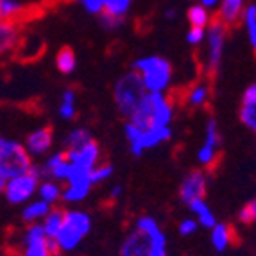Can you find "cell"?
<instances>
[{"instance_id": "6da1fadb", "label": "cell", "mask_w": 256, "mask_h": 256, "mask_svg": "<svg viewBox=\"0 0 256 256\" xmlns=\"http://www.w3.org/2000/svg\"><path fill=\"white\" fill-rule=\"evenodd\" d=\"M174 118V106L165 94H149L132 111L128 122L140 131L149 128H170Z\"/></svg>"}, {"instance_id": "7a4b0ae2", "label": "cell", "mask_w": 256, "mask_h": 256, "mask_svg": "<svg viewBox=\"0 0 256 256\" xmlns=\"http://www.w3.org/2000/svg\"><path fill=\"white\" fill-rule=\"evenodd\" d=\"M149 94H165L172 82V64L163 56H144L132 63Z\"/></svg>"}, {"instance_id": "3957f363", "label": "cell", "mask_w": 256, "mask_h": 256, "mask_svg": "<svg viewBox=\"0 0 256 256\" xmlns=\"http://www.w3.org/2000/svg\"><path fill=\"white\" fill-rule=\"evenodd\" d=\"M92 231V217L82 210H66L63 215V224L58 231L54 242L58 251L70 252L79 248V244L84 240Z\"/></svg>"}, {"instance_id": "277c9868", "label": "cell", "mask_w": 256, "mask_h": 256, "mask_svg": "<svg viewBox=\"0 0 256 256\" xmlns=\"http://www.w3.org/2000/svg\"><path fill=\"white\" fill-rule=\"evenodd\" d=\"M147 95V90L140 76L134 70L126 72L116 79L113 86V98H115V106L118 113L126 118L131 116V113L136 110V106L142 102V98Z\"/></svg>"}, {"instance_id": "5b68a950", "label": "cell", "mask_w": 256, "mask_h": 256, "mask_svg": "<svg viewBox=\"0 0 256 256\" xmlns=\"http://www.w3.org/2000/svg\"><path fill=\"white\" fill-rule=\"evenodd\" d=\"M32 158L24 144L8 136H0V176L4 180L29 172Z\"/></svg>"}, {"instance_id": "8992f818", "label": "cell", "mask_w": 256, "mask_h": 256, "mask_svg": "<svg viewBox=\"0 0 256 256\" xmlns=\"http://www.w3.org/2000/svg\"><path fill=\"white\" fill-rule=\"evenodd\" d=\"M124 132L129 142V150L136 158H140L146 150L162 146V144H165V142H168L172 138L170 128H149L146 131H140V129H136L129 122L126 124Z\"/></svg>"}, {"instance_id": "52a82bcc", "label": "cell", "mask_w": 256, "mask_h": 256, "mask_svg": "<svg viewBox=\"0 0 256 256\" xmlns=\"http://www.w3.org/2000/svg\"><path fill=\"white\" fill-rule=\"evenodd\" d=\"M228 29L230 27L224 26L220 20L214 18L212 24L206 27V43H208V50H206V61L204 68L208 74H217L220 68L222 56H224V48H226V38H228Z\"/></svg>"}, {"instance_id": "ba28073f", "label": "cell", "mask_w": 256, "mask_h": 256, "mask_svg": "<svg viewBox=\"0 0 256 256\" xmlns=\"http://www.w3.org/2000/svg\"><path fill=\"white\" fill-rule=\"evenodd\" d=\"M38 184L40 180L34 178L30 172L9 178V180H6V186H4L6 201L9 204H26V202H29L36 196Z\"/></svg>"}, {"instance_id": "9c48e42d", "label": "cell", "mask_w": 256, "mask_h": 256, "mask_svg": "<svg viewBox=\"0 0 256 256\" xmlns=\"http://www.w3.org/2000/svg\"><path fill=\"white\" fill-rule=\"evenodd\" d=\"M132 228L144 231L149 236V256H168V252H166V235L163 233V230L160 228L156 218L149 217V215H142V217H138L134 220V226Z\"/></svg>"}, {"instance_id": "30bf717a", "label": "cell", "mask_w": 256, "mask_h": 256, "mask_svg": "<svg viewBox=\"0 0 256 256\" xmlns=\"http://www.w3.org/2000/svg\"><path fill=\"white\" fill-rule=\"evenodd\" d=\"M206 192H208V172L206 170L188 172L180 184V199L186 206L196 199H204Z\"/></svg>"}, {"instance_id": "8fae6325", "label": "cell", "mask_w": 256, "mask_h": 256, "mask_svg": "<svg viewBox=\"0 0 256 256\" xmlns=\"http://www.w3.org/2000/svg\"><path fill=\"white\" fill-rule=\"evenodd\" d=\"M64 158H66V162L79 166V168L92 170L97 163H100V147H98L97 142L92 140L79 149H66Z\"/></svg>"}, {"instance_id": "7c38bea8", "label": "cell", "mask_w": 256, "mask_h": 256, "mask_svg": "<svg viewBox=\"0 0 256 256\" xmlns=\"http://www.w3.org/2000/svg\"><path fill=\"white\" fill-rule=\"evenodd\" d=\"M52 144H54V131L48 126H43V128H38L36 131L29 132L24 147L30 154V158H40V156H45L50 150Z\"/></svg>"}, {"instance_id": "4fadbf2b", "label": "cell", "mask_w": 256, "mask_h": 256, "mask_svg": "<svg viewBox=\"0 0 256 256\" xmlns=\"http://www.w3.org/2000/svg\"><path fill=\"white\" fill-rule=\"evenodd\" d=\"M150 242L144 231L132 228L120 246V256H149Z\"/></svg>"}, {"instance_id": "5bb4252c", "label": "cell", "mask_w": 256, "mask_h": 256, "mask_svg": "<svg viewBox=\"0 0 256 256\" xmlns=\"http://www.w3.org/2000/svg\"><path fill=\"white\" fill-rule=\"evenodd\" d=\"M22 30L16 22H0V58L20 45Z\"/></svg>"}, {"instance_id": "9a60e30c", "label": "cell", "mask_w": 256, "mask_h": 256, "mask_svg": "<svg viewBox=\"0 0 256 256\" xmlns=\"http://www.w3.org/2000/svg\"><path fill=\"white\" fill-rule=\"evenodd\" d=\"M246 4H248V0H218L217 20H220L228 27L235 26L242 16Z\"/></svg>"}, {"instance_id": "2e32d148", "label": "cell", "mask_w": 256, "mask_h": 256, "mask_svg": "<svg viewBox=\"0 0 256 256\" xmlns=\"http://www.w3.org/2000/svg\"><path fill=\"white\" fill-rule=\"evenodd\" d=\"M212 244H214V249L217 252H224L235 244V230L226 224V222H217L214 228H212Z\"/></svg>"}, {"instance_id": "e0dca14e", "label": "cell", "mask_w": 256, "mask_h": 256, "mask_svg": "<svg viewBox=\"0 0 256 256\" xmlns=\"http://www.w3.org/2000/svg\"><path fill=\"white\" fill-rule=\"evenodd\" d=\"M188 208L196 215V220L199 226L206 228V230H212L217 224V217H215L214 210L210 208L204 199H196V201H192L188 204Z\"/></svg>"}, {"instance_id": "ac0fdd59", "label": "cell", "mask_w": 256, "mask_h": 256, "mask_svg": "<svg viewBox=\"0 0 256 256\" xmlns=\"http://www.w3.org/2000/svg\"><path fill=\"white\" fill-rule=\"evenodd\" d=\"M52 206L47 204L45 201H42V199H38V201H29L26 204V208H24V212H22V218H24V222L26 224H36V222H42L43 217L50 212Z\"/></svg>"}, {"instance_id": "d6986e66", "label": "cell", "mask_w": 256, "mask_h": 256, "mask_svg": "<svg viewBox=\"0 0 256 256\" xmlns=\"http://www.w3.org/2000/svg\"><path fill=\"white\" fill-rule=\"evenodd\" d=\"M63 215H64V210L50 208V212H48V214L43 217V220L40 222L47 238H52V240L56 238L58 231L61 230V224H63Z\"/></svg>"}, {"instance_id": "ffe728a7", "label": "cell", "mask_w": 256, "mask_h": 256, "mask_svg": "<svg viewBox=\"0 0 256 256\" xmlns=\"http://www.w3.org/2000/svg\"><path fill=\"white\" fill-rule=\"evenodd\" d=\"M36 194L40 196L42 201L54 206L56 202L61 201V184L58 183V181H52V180H42L38 184Z\"/></svg>"}, {"instance_id": "44dd1931", "label": "cell", "mask_w": 256, "mask_h": 256, "mask_svg": "<svg viewBox=\"0 0 256 256\" xmlns=\"http://www.w3.org/2000/svg\"><path fill=\"white\" fill-rule=\"evenodd\" d=\"M240 20H242L244 27H246V34H248L249 45H251V48L254 50L256 48V6H254V2L246 4Z\"/></svg>"}, {"instance_id": "7402d4cb", "label": "cell", "mask_w": 256, "mask_h": 256, "mask_svg": "<svg viewBox=\"0 0 256 256\" xmlns=\"http://www.w3.org/2000/svg\"><path fill=\"white\" fill-rule=\"evenodd\" d=\"M26 14V6L20 0H0V22H16Z\"/></svg>"}, {"instance_id": "603a6c76", "label": "cell", "mask_w": 256, "mask_h": 256, "mask_svg": "<svg viewBox=\"0 0 256 256\" xmlns=\"http://www.w3.org/2000/svg\"><path fill=\"white\" fill-rule=\"evenodd\" d=\"M186 104L192 108H204L210 100V86L206 82H197L186 94Z\"/></svg>"}, {"instance_id": "cb8c5ba5", "label": "cell", "mask_w": 256, "mask_h": 256, "mask_svg": "<svg viewBox=\"0 0 256 256\" xmlns=\"http://www.w3.org/2000/svg\"><path fill=\"white\" fill-rule=\"evenodd\" d=\"M76 66H77L76 52L70 47L60 48L58 54H56V68L60 70L61 74H64V76H68V74H72L76 70Z\"/></svg>"}, {"instance_id": "d4e9b609", "label": "cell", "mask_w": 256, "mask_h": 256, "mask_svg": "<svg viewBox=\"0 0 256 256\" xmlns=\"http://www.w3.org/2000/svg\"><path fill=\"white\" fill-rule=\"evenodd\" d=\"M186 18H188V22H190V27H201V29H206V27L212 24V20H214L210 9L202 8L201 4H196L188 9Z\"/></svg>"}, {"instance_id": "484cf974", "label": "cell", "mask_w": 256, "mask_h": 256, "mask_svg": "<svg viewBox=\"0 0 256 256\" xmlns=\"http://www.w3.org/2000/svg\"><path fill=\"white\" fill-rule=\"evenodd\" d=\"M22 256H52L50 249H48V238L43 236V238L29 240V242H22Z\"/></svg>"}, {"instance_id": "4316f807", "label": "cell", "mask_w": 256, "mask_h": 256, "mask_svg": "<svg viewBox=\"0 0 256 256\" xmlns=\"http://www.w3.org/2000/svg\"><path fill=\"white\" fill-rule=\"evenodd\" d=\"M92 140H94V138H92V132L88 131V129L76 128L66 134L64 146H66V149H79V147H82L84 144H88V142H92Z\"/></svg>"}, {"instance_id": "83f0119b", "label": "cell", "mask_w": 256, "mask_h": 256, "mask_svg": "<svg viewBox=\"0 0 256 256\" xmlns=\"http://www.w3.org/2000/svg\"><path fill=\"white\" fill-rule=\"evenodd\" d=\"M204 146L214 147V149L220 150L222 146V136H220V129H218V124L215 118H208L204 128Z\"/></svg>"}, {"instance_id": "f1b7e54d", "label": "cell", "mask_w": 256, "mask_h": 256, "mask_svg": "<svg viewBox=\"0 0 256 256\" xmlns=\"http://www.w3.org/2000/svg\"><path fill=\"white\" fill-rule=\"evenodd\" d=\"M113 176V166L110 163H97V165L88 172V178H90L92 184H98L108 181Z\"/></svg>"}, {"instance_id": "f546056e", "label": "cell", "mask_w": 256, "mask_h": 256, "mask_svg": "<svg viewBox=\"0 0 256 256\" xmlns=\"http://www.w3.org/2000/svg\"><path fill=\"white\" fill-rule=\"evenodd\" d=\"M218 152H220L218 149H214V147H208L202 144L201 149L197 150V160L204 168H214L218 162Z\"/></svg>"}, {"instance_id": "4dcf8cb0", "label": "cell", "mask_w": 256, "mask_h": 256, "mask_svg": "<svg viewBox=\"0 0 256 256\" xmlns=\"http://www.w3.org/2000/svg\"><path fill=\"white\" fill-rule=\"evenodd\" d=\"M98 24H100V27H102L104 30H118L120 27L124 26V20L126 18L122 16H116V14H111L108 13V11H102V13H98Z\"/></svg>"}, {"instance_id": "1f68e13d", "label": "cell", "mask_w": 256, "mask_h": 256, "mask_svg": "<svg viewBox=\"0 0 256 256\" xmlns=\"http://www.w3.org/2000/svg\"><path fill=\"white\" fill-rule=\"evenodd\" d=\"M236 218H238V222L242 224V226H251V224H254V220H256V201L254 199L248 201L242 208L238 210Z\"/></svg>"}, {"instance_id": "d6a6232c", "label": "cell", "mask_w": 256, "mask_h": 256, "mask_svg": "<svg viewBox=\"0 0 256 256\" xmlns=\"http://www.w3.org/2000/svg\"><path fill=\"white\" fill-rule=\"evenodd\" d=\"M131 4H132V0H106V2H104V11L126 18Z\"/></svg>"}, {"instance_id": "836d02e7", "label": "cell", "mask_w": 256, "mask_h": 256, "mask_svg": "<svg viewBox=\"0 0 256 256\" xmlns=\"http://www.w3.org/2000/svg\"><path fill=\"white\" fill-rule=\"evenodd\" d=\"M238 118L249 131H256V106L251 104H242L238 111Z\"/></svg>"}, {"instance_id": "e575fe53", "label": "cell", "mask_w": 256, "mask_h": 256, "mask_svg": "<svg viewBox=\"0 0 256 256\" xmlns=\"http://www.w3.org/2000/svg\"><path fill=\"white\" fill-rule=\"evenodd\" d=\"M61 162H64V152H63V150L50 154V156L45 160V163H42V170H43V176H45V180H47V176L50 174V170H54L56 166L60 165Z\"/></svg>"}, {"instance_id": "d590c367", "label": "cell", "mask_w": 256, "mask_h": 256, "mask_svg": "<svg viewBox=\"0 0 256 256\" xmlns=\"http://www.w3.org/2000/svg\"><path fill=\"white\" fill-rule=\"evenodd\" d=\"M206 38V29L201 27H190V30L186 32V42L190 45H201Z\"/></svg>"}, {"instance_id": "8d00e7d4", "label": "cell", "mask_w": 256, "mask_h": 256, "mask_svg": "<svg viewBox=\"0 0 256 256\" xmlns=\"http://www.w3.org/2000/svg\"><path fill=\"white\" fill-rule=\"evenodd\" d=\"M76 2H79L90 14H98L104 11V2L106 0H76Z\"/></svg>"}, {"instance_id": "74e56055", "label": "cell", "mask_w": 256, "mask_h": 256, "mask_svg": "<svg viewBox=\"0 0 256 256\" xmlns=\"http://www.w3.org/2000/svg\"><path fill=\"white\" fill-rule=\"evenodd\" d=\"M197 228H199V224H197V220L196 218H183V220L180 222V235H183V236H190V235H194L197 231Z\"/></svg>"}, {"instance_id": "f35d334b", "label": "cell", "mask_w": 256, "mask_h": 256, "mask_svg": "<svg viewBox=\"0 0 256 256\" xmlns=\"http://www.w3.org/2000/svg\"><path fill=\"white\" fill-rule=\"evenodd\" d=\"M76 113H77L76 104H68V102H61L60 104V115H61V118L72 120V118H76Z\"/></svg>"}, {"instance_id": "ab89813d", "label": "cell", "mask_w": 256, "mask_h": 256, "mask_svg": "<svg viewBox=\"0 0 256 256\" xmlns=\"http://www.w3.org/2000/svg\"><path fill=\"white\" fill-rule=\"evenodd\" d=\"M242 104L256 106V84H249L242 94Z\"/></svg>"}, {"instance_id": "60d3db41", "label": "cell", "mask_w": 256, "mask_h": 256, "mask_svg": "<svg viewBox=\"0 0 256 256\" xmlns=\"http://www.w3.org/2000/svg\"><path fill=\"white\" fill-rule=\"evenodd\" d=\"M61 102H68V104H76V92L74 90H64L61 95Z\"/></svg>"}, {"instance_id": "b9f144b4", "label": "cell", "mask_w": 256, "mask_h": 256, "mask_svg": "<svg viewBox=\"0 0 256 256\" xmlns=\"http://www.w3.org/2000/svg\"><path fill=\"white\" fill-rule=\"evenodd\" d=\"M120 196H122V186H120V184L111 186V190H110V199H111V201H116Z\"/></svg>"}, {"instance_id": "7bdbcfd3", "label": "cell", "mask_w": 256, "mask_h": 256, "mask_svg": "<svg viewBox=\"0 0 256 256\" xmlns=\"http://www.w3.org/2000/svg\"><path fill=\"white\" fill-rule=\"evenodd\" d=\"M199 4L202 6V8L206 9H214L218 6V0H199Z\"/></svg>"}, {"instance_id": "ee69618b", "label": "cell", "mask_w": 256, "mask_h": 256, "mask_svg": "<svg viewBox=\"0 0 256 256\" xmlns=\"http://www.w3.org/2000/svg\"><path fill=\"white\" fill-rule=\"evenodd\" d=\"M165 16L168 18V20H172V18H176V9H172V8H168L165 11Z\"/></svg>"}, {"instance_id": "f6af8a7d", "label": "cell", "mask_w": 256, "mask_h": 256, "mask_svg": "<svg viewBox=\"0 0 256 256\" xmlns=\"http://www.w3.org/2000/svg\"><path fill=\"white\" fill-rule=\"evenodd\" d=\"M4 186H6V180L2 178V176H0V196L4 194Z\"/></svg>"}, {"instance_id": "bcb514c9", "label": "cell", "mask_w": 256, "mask_h": 256, "mask_svg": "<svg viewBox=\"0 0 256 256\" xmlns=\"http://www.w3.org/2000/svg\"><path fill=\"white\" fill-rule=\"evenodd\" d=\"M4 256H22L18 251H13V252H4Z\"/></svg>"}, {"instance_id": "7dc6e473", "label": "cell", "mask_w": 256, "mask_h": 256, "mask_svg": "<svg viewBox=\"0 0 256 256\" xmlns=\"http://www.w3.org/2000/svg\"><path fill=\"white\" fill-rule=\"evenodd\" d=\"M52 256H63V254H61V252H56V254H52Z\"/></svg>"}, {"instance_id": "c3c4849f", "label": "cell", "mask_w": 256, "mask_h": 256, "mask_svg": "<svg viewBox=\"0 0 256 256\" xmlns=\"http://www.w3.org/2000/svg\"><path fill=\"white\" fill-rule=\"evenodd\" d=\"M0 256H4V254H0Z\"/></svg>"}]
</instances>
